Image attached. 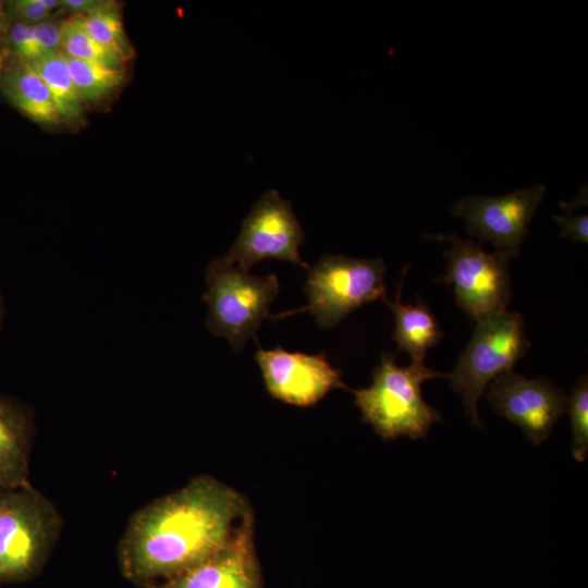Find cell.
Listing matches in <instances>:
<instances>
[{"instance_id":"cell-4","label":"cell","mask_w":588,"mask_h":588,"mask_svg":"<svg viewBox=\"0 0 588 588\" xmlns=\"http://www.w3.org/2000/svg\"><path fill=\"white\" fill-rule=\"evenodd\" d=\"M206 283L203 297L208 306V331L241 352L250 338L256 339L261 322L269 317V306L280 290L278 277H255L217 258L207 266Z\"/></svg>"},{"instance_id":"cell-24","label":"cell","mask_w":588,"mask_h":588,"mask_svg":"<svg viewBox=\"0 0 588 588\" xmlns=\"http://www.w3.org/2000/svg\"><path fill=\"white\" fill-rule=\"evenodd\" d=\"M554 221L560 225L562 237H568L574 242L588 243V216H552Z\"/></svg>"},{"instance_id":"cell-7","label":"cell","mask_w":588,"mask_h":588,"mask_svg":"<svg viewBox=\"0 0 588 588\" xmlns=\"http://www.w3.org/2000/svg\"><path fill=\"white\" fill-rule=\"evenodd\" d=\"M429 237L451 244L443 254L446 273L439 281L452 285L458 307L475 321L506 309L512 295L507 257L456 234Z\"/></svg>"},{"instance_id":"cell-8","label":"cell","mask_w":588,"mask_h":588,"mask_svg":"<svg viewBox=\"0 0 588 588\" xmlns=\"http://www.w3.org/2000/svg\"><path fill=\"white\" fill-rule=\"evenodd\" d=\"M304 230L292 208L277 189L265 192L242 222L225 262L248 270L265 259L289 261L307 268L299 256Z\"/></svg>"},{"instance_id":"cell-1","label":"cell","mask_w":588,"mask_h":588,"mask_svg":"<svg viewBox=\"0 0 588 588\" xmlns=\"http://www.w3.org/2000/svg\"><path fill=\"white\" fill-rule=\"evenodd\" d=\"M249 527L244 495L200 475L137 510L118 544V563L131 583L147 588L205 562Z\"/></svg>"},{"instance_id":"cell-16","label":"cell","mask_w":588,"mask_h":588,"mask_svg":"<svg viewBox=\"0 0 588 588\" xmlns=\"http://www.w3.org/2000/svg\"><path fill=\"white\" fill-rule=\"evenodd\" d=\"M28 63L48 87L62 122L71 126L81 124L84 102L74 87L64 54L57 50Z\"/></svg>"},{"instance_id":"cell-14","label":"cell","mask_w":588,"mask_h":588,"mask_svg":"<svg viewBox=\"0 0 588 588\" xmlns=\"http://www.w3.org/2000/svg\"><path fill=\"white\" fill-rule=\"evenodd\" d=\"M0 93L35 123L48 126L63 123L42 78L26 60L9 49L0 60Z\"/></svg>"},{"instance_id":"cell-6","label":"cell","mask_w":588,"mask_h":588,"mask_svg":"<svg viewBox=\"0 0 588 588\" xmlns=\"http://www.w3.org/2000/svg\"><path fill=\"white\" fill-rule=\"evenodd\" d=\"M382 258L359 259L342 255L322 256L308 267L305 293L308 304L278 318L309 311L324 329L333 328L355 309L387 297Z\"/></svg>"},{"instance_id":"cell-15","label":"cell","mask_w":588,"mask_h":588,"mask_svg":"<svg viewBox=\"0 0 588 588\" xmlns=\"http://www.w3.org/2000/svg\"><path fill=\"white\" fill-rule=\"evenodd\" d=\"M407 269L405 267L402 271L394 301L390 302L387 297L382 301L394 315L392 340L396 342L399 351L407 352L412 362H425L427 352L438 344L443 332L428 305L420 298L414 305L402 303L403 280Z\"/></svg>"},{"instance_id":"cell-18","label":"cell","mask_w":588,"mask_h":588,"mask_svg":"<svg viewBox=\"0 0 588 588\" xmlns=\"http://www.w3.org/2000/svg\"><path fill=\"white\" fill-rule=\"evenodd\" d=\"M60 51L72 59L110 69H124L125 61L95 41L86 32L81 16H69L61 29Z\"/></svg>"},{"instance_id":"cell-26","label":"cell","mask_w":588,"mask_h":588,"mask_svg":"<svg viewBox=\"0 0 588 588\" xmlns=\"http://www.w3.org/2000/svg\"><path fill=\"white\" fill-rule=\"evenodd\" d=\"M10 23V19L5 10V2L0 1V60L8 51V30Z\"/></svg>"},{"instance_id":"cell-22","label":"cell","mask_w":588,"mask_h":588,"mask_svg":"<svg viewBox=\"0 0 588 588\" xmlns=\"http://www.w3.org/2000/svg\"><path fill=\"white\" fill-rule=\"evenodd\" d=\"M8 49L17 57L33 61L39 57L34 25L11 22L8 30Z\"/></svg>"},{"instance_id":"cell-25","label":"cell","mask_w":588,"mask_h":588,"mask_svg":"<svg viewBox=\"0 0 588 588\" xmlns=\"http://www.w3.org/2000/svg\"><path fill=\"white\" fill-rule=\"evenodd\" d=\"M103 0H60L59 10L70 16H84L95 11Z\"/></svg>"},{"instance_id":"cell-21","label":"cell","mask_w":588,"mask_h":588,"mask_svg":"<svg viewBox=\"0 0 588 588\" xmlns=\"http://www.w3.org/2000/svg\"><path fill=\"white\" fill-rule=\"evenodd\" d=\"M5 2V10L10 22H20L29 25L38 24L59 9L60 0H10Z\"/></svg>"},{"instance_id":"cell-20","label":"cell","mask_w":588,"mask_h":588,"mask_svg":"<svg viewBox=\"0 0 588 588\" xmlns=\"http://www.w3.org/2000/svg\"><path fill=\"white\" fill-rule=\"evenodd\" d=\"M573 443L572 453L577 462H585L588 454V379L581 376L567 397Z\"/></svg>"},{"instance_id":"cell-17","label":"cell","mask_w":588,"mask_h":588,"mask_svg":"<svg viewBox=\"0 0 588 588\" xmlns=\"http://www.w3.org/2000/svg\"><path fill=\"white\" fill-rule=\"evenodd\" d=\"M81 17L86 32L99 45L125 62L133 57L118 2L103 0L98 9Z\"/></svg>"},{"instance_id":"cell-23","label":"cell","mask_w":588,"mask_h":588,"mask_svg":"<svg viewBox=\"0 0 588 588\" xmlns=\"http://www.w3.org/2000/svg\"><path fill=\"white\" fill-rule=\"evenodd\" d=\"M64 20L52 15L49 19L34 25V34L39 57L60 50L61 29Z\"/></svg>"},{"instance_id":"cell-2","label":"cell","mask_w":588,"mask_h":588,"mask_svg":"<svg viewBox=\"0 0 588 588\" xmlns=\"http://www.w3.org/2000/svg\"><path fill=\"white\" fill-rule=\"evenodd\" d=\"M434 378H448V373L428 368L425 362L400 367L394 354L384 353L372 371V383L351 391L363 421L383 441L404 436L416 440L426 438L432 425L442 420L441 414L421 394V384Z\"/></svg>"},{"instance_id":"cell-11","label":"cell","mask_w":588,"mask_h":588,"mask_svg":"<svg viewBox=\"0 0 588 588\" xmlns=\"http://www.w3.org/2000/svg\"><path fill=\"white\" fill-rule=\"evenodd\" d=\"M256 362L268 393L284 403L308 407L334 389L350 390L324 353L309 355L289 352L281 346L264 350L258 346Z\"/></svg>"},{"instance_id":"cell-10","label":"cell","mask_w":588,"mask_h":588,"mask_svg":"<svg viewBox=\"0 0 588 588\" xmlns=\"http://www.w3.org/2000/svg\"><path fill=\"white\" fill-rule=\"evenodd\" d=\"M486 396L500 416L518 426L536 445L566 413L568 397L549 379H527L512 369L490 382Z\"/></svg>"},{"instance_id":"cell-13","label":"cell","mask_w":588,"mask_h":588,"mask_svg":"<svg viewBox=\"0 0 588 588\" xmlns=\"http://www.w3.org/2000/svg\"><path fill=\"white\" fill-rule=\"evenodd\" d=\"M33 437L29 407L0 394V491L32 486L28 474Z\"/></svg>"},{"instance_id":"cell-27","label":"cell","mask_w":588,"mask_h":588,"mask_svg":"<svg viewBox=\"0 0 588 588\" xmlns=\"http://www.w3.org/2000/svg\"><path fill=\"white\" fill-rule=\"evenodd\" d=\"M3 315H4V308H3L2 298L0 296V329H1L2 320H3Z\"/></svg>"},{"instance_id":"cell-12","label":"cell","mask_w":588,"mask_h":588,"mask_svg":"<svg viewBox=\"0 0 588 588\" xmlns=\"http://www.w3.org/2000/svg\"><path fill=\"white\" fill-rule=\"evenodd\" d=\"M147 588H262L254 527L199 565Z\"/></svg>"},{"instance_id":"cell-3","label":"cell","mask_w":588,"mask_h":588,"mask_svg":"<svg viewBox=\"0 0 588 588\" xmlns=\"http://www.w3.org/2000/svg\"><path fill=\"white\" fill-rule=\"evenodd\" d=\"M52 501L33 486L0 491V584L37 576L61 529Z\"/></svg>"},{"instance_id":"cell-19","label":"cell","mask_w":588,"mask_h":588,"mask_svg":"<svg viewBox=\"0 0 588 588\" xmlns=\"http://www.w3.org/2000/svg\"><path fill=\"white\" fill-rule=\"evenodd\" d=\"M64 57L74 87L84 103L100 101L124 79V69H110Z\"/></svg>"},{"instance_id":"cell-9","label":"cell","mask_w":588,"mask_h":588,"mask_svg":"<svg viewBox=\"0 0 588 588\" xmlns=\"http://www.w3.org/2000/svg\"><path fill=\"white\" fill-rule=\"evenodd\" d=\"M547 187L541 183L502 196L470 195L455 203L451 212L463 218L469 235L490 242L509 259L518 255L528 225Z\"/></svg>"},{"instance_id":"cell-5","label":"cell","mask_w":588,"mask_h":588,"mask_svg":"<svg viewBox=\"0 0 588 588\" xmlns=\"http://www.w3.org/2000/svg\"><path fill=\"white\" fill-rule=\"evenodd\" d=\"M529 348L525 321L519 313L505 309L476 320L469 343L452 372L448 373L474 426L482 427L478 401L487 387L500 373L512 369Z\"/></svg>"}]
</instances>
